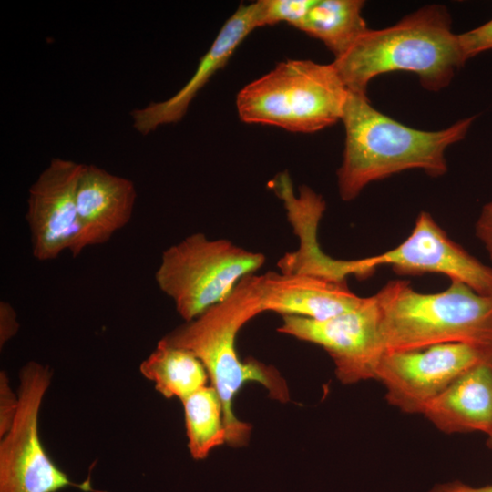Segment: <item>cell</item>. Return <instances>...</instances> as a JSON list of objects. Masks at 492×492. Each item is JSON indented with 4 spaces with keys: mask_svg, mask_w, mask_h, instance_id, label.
Here are the masks:
<instances>
[{
    "mask_svg": "<svg viewBox=\"0 0 492 492\" xmlns=\"http://www.w3.org/2000/svg\"><path fill=\"white\" fill-rule=\"evenodd\" d=\"M423 415L446 434L483 432L492 437V355L456 378Z\"/></svg>",
    "mask_w": 492,
    "mask_h": 492,
    "instance_id": "9a60e30c",
    "label": "cell"
},
{
    "mask_svg": "<svg viewBox=\"0 0 492 492\" xmlns=\"http://www.w3.org/2000/svg\"><path fill=\"white\" fill-rule=\"evenodd\" d=\"M18 407V395L9 385L5 372L0 373V436L11 427Z\"/></svg>",
    "mask_w": 492,
    "mask_h": 492,
    "instance_id": "7402d4cb",
    "label": "cell"
},
{
    "mask_svg": "<svg viewBox=\"0 0 492 492\" xmlns=\"http://www.w3.org/2000/svg\"><path fill=\"white\" fill-rule=\"evenodd\" d=\"M52 373L31 361L19 373L18 407L0 442V492H57L73 487L97 492L89 479L76 483L46 454L39 436L38 416Z\"/></svg>",
    "mask_w": 492,
    "mask_h": 492,
    "instance_id": "52a82bcc",
    "label": "cell"
},
{
    "mask_svg": "<svg viewBox=\"0 0 492 492\" xmlns=\"http://www.w3.org/2000/svg\"><path fill=\"white\" fill-rule=\"evenodd\" d=\"M82 167L53 158L29 188L26 220L32 254L38 261L56 259L64 251L73 257L81 253L77 189Z\"/></svg>",
    "mask_w": 492,
    "mask_h": 492,
    "instance_id": "8fae6325",
    "label": "cell"
},
{
    "mask_svg": "<svg viewBox=\"0 0 492 492\" xmlns=\"http://www.w3.org/2000/svg\"><path fill=\"white\" fill-rule=\"evenodd\" d=\"M260 279L263 313L325 320L357 307L364 299L347 282L311 275L268 272Z\"/></svg>",
    "mask_w": 492,
    "mask_h": 492,
    "instance_id": "5bb4252c",
    "label": "cell"
},
{
    "mask_svg": "<svg viewBox=\"0 0 492 492\" xmlns=\"http://www.w3.org/2000/svg\"><path fill=\"white\" fill-rule=\"evenodd\" d=\"M487 446L492 449V437H487Z\"/></svg>",
    "mask_w": 492,
    "mask_h": 492,
    "instance_id": "484cf974",
    "label": "cell"
},
{
    "mask_svg": "<svg viewBox=\"0 0 492 492\" xmlns=\"http://www.w3.org/2000/svg\"><path fill=\"white\" fill-rule=\"evenodd\" d=\"M348 95L332 63L289 59L241 89L236 107L243 122L312 133L342 120Z\"/></svg>",
    "mask_w": 492,
    "mask_h": 492,
    "instance_id": "5b68a950",
    "label": "cell"
},
{
    "mask_svg": "<svg viewBox=\"0 0 492 492\" xmlns=\"http://www.w3.org/2000/svg\"><path fill=\"white\" fill-rule=\"evenodd\" d=\"M466 63L440 5H425L383 29H367L332 63L347 89L366 95L369 82L388 72L415 73L423 87L440 91Z\"/></svg>",
    "mask_w": 492,
    "mask_h": 492,
    "instance_id": "3957f363",
    "label": "cell"
},
{
    "mask_svg": "<svg viewBox=\"0 0 492 492\" xmlns=\"http://www.w3.org/2000/svg\"><path fill=\"white\" fill-rule=\"evenodd\" d=\"M382 265L400 275L443 274L492 295V268L452 241L426 211L419 213L410 235L395 248L348 262L350 275L358 279L371 276Z\"/></svg>",
    "mask_w": 492,
    "mask_h": 492,
    "instance_id": "ba28073f",
    "label": "cell"
},
{
    "mask_svg": "<svg viewBox=\"0 0 492 492\" xmlns=\"http://www.w3.org/2000/svg\"><path fill=\"white\" fill-rule=\"evenodd\" d=\"M315 0H261V24L285 22L297 28Z\"/></svg>",
    "mask_w": 492,
    "mask_h": 492,
    "instance_id": "ffe728a7",
    "label": "cell"
},
{
    "mask_svg": "<svg viewBox=\"0 0 492 492\" xmlns=\"http://www.w3.org/2000/svg\"><path fill=\"white\" fill-rule=\"evenodd\" d=\"M19 323L13 306L5 302H0V346L1 348L16 334Z\"/></svg>",
    "mask_w": 492,
    "mask_h": 492,
    "instance_id": "603a6c76",
    "label": "cell"
},
{
    "mask_svg": "<svg viewBox=\"0 0 492 492\" xmlns=\"http://www.w3.org/2000/svg\"><path fill=\"white\" fill-rule=\"evenodd\" d=\"M475 230L476 236L483 243L492 261V201L483 207Z\"/></svg>",
    "mask_w": 492,
    "mask_h": 492,
    "instance_id": "cb8c5ba5",
    "label": "cell"
},
{
    "mask_svg": "<svg viewBox=\"0 0 492 492\" xmlns=\"http://www.w3.org/2000/svg\"><path fill=\"white\" fill-rule=\"evenodd\" d=\"M136 187L129 179L83 164L77 189L79 251L107 242L126 226L134 210Z\"/></svg>",
    "mask_w": 492,
    "mask_h": 492,
    "instance_id": "4fadbf2b",
    "label": "cell"
},
{
    "mask_svg": "<svg viewBox=\"0 0 492 492\" xmlns=\"http://www.w3.org/2000/svg\"><path fill=\"white\" fill-rule=\"evenodd\" d=\"M191 456L201 460L210 452L227 443L222 404L213 386H204L182 401Z\"/></svg>",
    "mask_w": 492,
    "mask_h": 492,
    "instance_id": "d6986e66",
    "label": "cell"
},
{
    "mask_svg": "<svg viewBox=\"0 0 492 492\" xmlns=\"http://www.w3.org/2000/svg\"><path fill=\"white\" fill-rule=\"evenodd\" d=\"M139 370L164 397L181 401L206 386L209 378L204 365L192 353L173 346L163 338L142 361Z\"/></svg>",
    "mask_w": 492,
    "mask_h": 492,
    "instance_id": "e0dca14e",
    "label": "cell"
},
{
    "mask_svg": "<svg viewBox=\"0 0 492 492\" xmlns=\"http://www.w3.org/2000/svg\"><path fill=\"white\" fill-rule=\"evenodd\" d=\"M474 119L464 118L436 131L416 129L375 109L366 95L349 91L342 117L344 150L337 170L341 199L350 201L369 183L407 169L444 175L446 149L465 138Z\"/></svg>",
    "mask_w": 492,
    "mask_h": 492,
    "instance_id": "6da1fadb",
    "label": "cell"
},
{
    "mask_svg": "<svg viewBox=\"0 0 492 492\" xmlns=\"http://www.w3.org/2000/svg\"><path fill=\"white\" fill-rule=\"evenodd\" d=\"M491 355L458 343L386 353L378 362L375 380L385 388L389 405L405 414L423 415L426 406L456 378Z\"/></svg>",
    "mask_w": 492,
    "mask_h": 492,
    "instance_id": "30bf717a",
    "label": "cell"
},
{
    "mask_svg": "<svg viewBox=\"0 0 492 492\" xmlns=\"http://www.w3.org/2000/svg\"><path fill=\"white\" fill-rule=\"evenodd\" d=\"M262 313L260 275L252 273L242 278L224 301L163 337L192 353L204 365L222 404L227 443L233 446H244L251 431V425L233 411L234 397L244 384L260 383L273 398L289 400L287 385L273 368L255 360L243 362L236 351L239 331Z\"/></svg>",
    "mask_w": 492,
    "mask_h": 492,
    "instance_id": "7a4b0ae2",
    "label": "cell"
},
{
    "mask_svg": "<svg viewBox=\"0 0 492 492\" xmlns=\"http://www.w3.org/2000/svg\"><path fill=\"white\" fill-rule=\"evenodd\" d=\"M271 184L278 197L283 200L288 220L300 239L299 249L285 253L279 260L280 272L317 277L329 257L321 250L317 239L325 201L307 186H301L299 194L295 196L287 172L277 175Z\"/></svg>",
    "mask_w": 492,
    "mask_h": 492,
    "instance_id": "2e32d148",
    "label": "cell"
},
{
    "mask_svg": "<svg viewBox=\"0 0 492 492\" xmlns=\"http://www.w3.org/2000/svg\"><path fill=\"white\" fill-rule=\"evenodd\" d=\"M277 330L321 346L332 358L342 384L375 380L376 367L384 352L374 294L364 297L357 307L325 320L283 315Z\"/></svg>",
    "mask_w": 492,
    "mask_h": 492,
    "instance_id": "9c48e42d",
    "label": "cell"
},
{
    "mask_svg": "<svg viewBox=\"0 0 492 492\" xmlns=\"http://www.w3.org/2000/svg\"><path fill=\"white\" fill-rule=\"evenodd\" d=\"M429 492H492V486L475 487L459 480L436 484Z\"/></svg>",
    "mask_w": 492,
    "mask_h": 492,
    "instance_id": "d4e9b609",
    "label": "cell"
},
{
    "mask_svg": "<svg viewBox=\"0 0 492 492\" xmlns=\"http://www.w3.org/2000/svg\"><path fill=\"white\" fill-rule=\"evenodd\" d=\"M260 26H262L260 1L241 5L221 26L212 45L200 58L193 76L177 93L169 98L151 102L131 111L134 129L146 136L162 125L179 122L200 90L227 64L249 34Z\"/></svg>",
    "mask_w": 492,
    "mask_h": 492,
    "instance_id": "7c38bea8",
    "label": "cell"
},
{
    "mask_svg": "<svg viewBox=\"0 0 492 492\" xmlns=\"http://www.w3.org/2000/svg\"><path fill=\"white\" fill-rule=\"evenodd\" d=\"M265 261L261 252L196 232L163 251L155 280L178 313L190 322L224 301L242 278L255 273Z\"/></svg>",
    "mask_w": 492,
    "mask_h": 492,
    "instance_id": "8992f818",
    "label": "cell"
},
{
    "mask_svg": "<svg viewBox=\"0 0 492 492\" xmlns=\"http://www.w3.org/2000/svg\"><path fill=\"white\" fill-rule=\"evenodd\" d=\"M361 0H315L297 26L321 40L337 58L368 29Z\"/></svg>",
    "mask_w": 492,
    "mask_h": 492,
    "instance_id": "ac0fdd59",
    "label": "cell"
},
{
    "mask_svg": "<svg viewBox=\"0 0 492 492\" xmlns=\"http://www.w3.org/2000/svg\"><path fill=\"white\" fill-rule=\"evenodd\" d=\"M374 296L384 354L449 343L492 354V295L457 281L445 291L423 293L408 281L395 280Z\"/></svg>",
    "mask_w": 492,
    "mask_h": 492,
    "instance_id": "277c9868",
    "label": "cell"
},
{
    "mask_svg": "<svg viewBox=\"0 0 492 492\" xmlns=\"http://www.w3.org/2000/svg\"><path fill=\"white\" fill-rule=\"evenodd\" d=\"M458 42L465 61L492 49V19L470 31L458 34Z\"/></svg>",
    "mask_w": 492,
    "mask_h": 492,
    "instance_id": "44dd1931",
    "label": "cell"
}]
</instances>
